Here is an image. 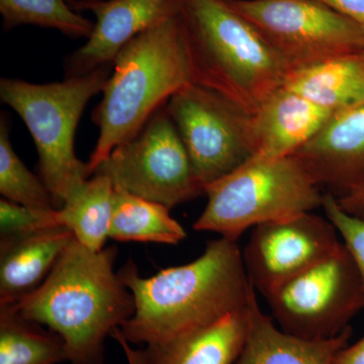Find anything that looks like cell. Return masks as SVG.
Returning a JSON list of instances; mask_svg holds the SVG:
<instances>
[{"instance_id": "22", "label": "cell", "mask_w": 364, "mask_h": 364, "mask_svg": "<svg viewBox=\"0 0 364 364\" xmlns=\"http://www.w3.org/2000/svg\"><path fill=\"white\" fill-rule=\"evenodd\" d=\"M0 14L6 31L33 25L88 39L95 28V23L76 13L68 0H0Z\"/></svg>"}, {"instance_id": "16", "label": "cell", "mask_w": 364, "mask_h": 364, "mask_svg": "<svg viewBox=\"0 0 364 364\" xmlns=\"http://www.w3.org/2000/svg\"><path fill=\"white\" fill-rule=\"evenodd\" d=\"M248 332L246 308L162 343L138 349L141 364H234Z\"/></svg>"}, {"instance_id": "1", "label": "cell", "mask_w": 364, "mask_h": 364, "mask_svg": "<svg viewBox=\"0 0 364 364\" xmlns=\"http://www.w3.org/2000/svg\"><path fill=\"white\" fill-rule=\"evenodd\" d=\"M135 299V314L119 328L129 343L154 345L212 324L246 308L255 289L249 282L238 241H208L188 264L142 277L129 260L117 272Z\"/></svg>"}, {"instance_id": "26", "label": "cell", "mask_w": 364, "mask_h": 364, "mask_svg": "<svg viewBox=\"0 0 364 364\" xmlns=\"http://www.w3.org/2000/svg\"><path fill=\"white\" fill-rule=\"evenodd\" d=\"M353 21L364 31V0H318Z\"/></svg>"}, {"instance_id": "9", "label": "cell", "mask_w": 364, "mask_h": 364, "mask_svg": "<svg viewBox=\"0 0 364 364\" xmlns=\"http://www.w3.org/2000/svg\"><path fill=\"white\" fill-rule=\"evenodd\" d=\"M291 69L364 53V31L318 0H224Z\"/></svg>"}, {"instance_id": "7", "label": "cell", "mask_w": 364, "mask_h": 364, "mask_svg": "<svg viewBox=\"0 0 364 364\" xmlns=\"http://www.w3.org/2000/svg\"><path fill=\"white\" fill-rule=\"evenodd\" d=\"M282 331L309 340L337 336L364 309L358 267L343 242L313 267L267 296Z\"/></svg>"}, {"instance_id": "30", "label": "cell", "mask_w": 364, "mask_h": 364, "mask_svg": "<svg viewBox=\"0 0 364 364\" xmlns=\"http://www.w3.org/2000/svg\"><path fill=\"white\" fill-rule=\"evenodd\" d=\"M90 1H97V0H90Z\"/></svg>"}, {"instance_id": "8", "label": "cell", "mask_w": 364, "mask_h": 364, "mask_svg": "<svg viewBox=\"0 0 364 364\" xmlns=\"http://www.w3.org/2000/svg\"><path fill=\"white\" fill-rule=\"evenodd\" d=\"M166 104L135 136L114 148L95 173L105 174L114 186L171 210L205 195V186Z\"/></svg>"}, {"instance_id": "23", "label": "cell", "mask_w": 364, "mask_h": 364, "mask_svg": "<svg viewBox=\"0 0 364 364\" xmlns=\"http://www.w3.org/2000/svg\"><path fill=\"white\" fill-rule=\"evenodd\" d=\"M9 122L0 119V193L6 200L35 208H55L49 189L30 171L14 152L9 140Z\"/></svg>"}, {"instance_id": "6", "label": "cell", "mask_w": 364, "mask_h": 364, "mask_svg": "<svg viewBox=\"0 0 364 364\" xmlns=\"http://www.w3.org/2000/svg\"><path fill=\"white\" fill-rule=\"evenodd\" d=\"M208 203L193 229L238 241L251 227L313 212L325 193L294 155L253 156L205 188Z\"/></svg>"}, {"instance_id": "12", "label": "cell", "mask_w": 364, "mask_h": 364, "mask_svg": "<svg viewBox=\"0 0 364 364\" xmlns=\"http://www.w3.org/2000/svg\"><path fill=\"white\" fill-rule=\"evenodd\" d=\"M74 11L97 16L91 36L64 62L65 77H77L114 63L117 53L148 28L183 11L186 0H68Z\"/></svg>"}, {"instance_id": "5", "label": "cell", "mask_w": 364, "mask_h": 364, "mask_svg": "<svg viewBox=\"0 0 364 364\" xmlns=\"http://www.w3.org/2000/svg\"><path fill=\"white\" fill-rule=\"evenodd\" d=\"M112 69L114 64H107L85 75L47 85L0 81V100L18 112L33 136L40 177L56 210L91 177L88 163L76 156L74 139L86 105L104 90Z\"/></svg>"}, {"instance_id": "28", "label": "cell", "mask_w": 364, "mask_h": 364, "mask_svg": "<svg viewBox=\"0 0 364 364\" xmlns=\"http://www.w3.org/2000/svg\"><path fill=\"white\" fill-rule=\"evenodd\" d=\"M340 207L349 214L364 219V186L337 198Z\"/></svg>"}, {"instance_id": "11", "label": "cell", "mask_w": 364, "mask_h": 364, "mask_svg": "<svg viewBox=\"0 0 364 364\" xmlns=\"http://www.w3.org/2000/svg\"><path fill=\"white\" fill-rule=\"evenodd\" d=\"M341 243L334 225L313 212L258 225L242 252L249 282L267 298Z\"/></svg>"}, {"instance_id": "10", "label": "cell", "mask_w": 364, "mask_h": 364, "mask_svg": "<svg viewBox=\"0 0 364 364\" xmlns=\"http://www.w3.org/2000/svg\"><path fill=\"white\" fill-rule=\"evenodd\" d=\"M166 107L205 188L254 156L252 114L217 91L191 83Z\"/></svg>"}, {"instance_id": "24", "label": "cell", "mask_w": 364, "mask_h": 364, "mask_svg": "<svg viewBox=\"0 0 364 364\" xmlns=\"http://www.w3.org/2000/svg\"><path fill=\"white\" fill-rule=\"evenodd\" d=\"M62 226L59 210L26 207L0 200V241L14 240Z\"/></svg>"}, {"instance_id": "2", "label": "cell", "mask_w": 364, "mask_h": 364, "mask_svg": "<svg viewBox=\"0 0 364 364\" xmlns=\"http://www.w3.org/2000/svg\"><path fill=\"white\" fill-rule=\"evenodd\" d=\"M117 254L114 246L93 252L74 238L43 284L13 305L63 338L70 364H104L105 339L135 314L114 270Z\"/></svg>"}, {"instance_id": "14", "label": "cell", "mask_w": 364, "mask_h": 364, "mask_svg": "<svg viewBox=\"0 0 364 364\" xmlns=\"http://www.w3.org/2000/svg\"><path fill=\"white\" fill-rule=\"evenodd\" d=\"M333 114L282 86L252 114L254 156L275 159L294 155Z\"/></svg>"}, {"instance_id": "15", "label": "cell", "mask_w": 364, "mask_h": 364, "mask_svg": "<svg viewBox=\"0 0 364 364\" xmlns=\"http://www.w3.org/2000/svg\"><path fill=\"white\" fill-rule=\"evenodd\" d=\"M247 312V337L234 364H332L351 338V326L337 336L322 340L299 338L282 331L261 310L256 291L249 298Z\"/></svg>"}, {"instance_id": "17", "label": "cell", "mask_w": 364, "mask_h": 364, "mask_svg": "<svg viewBox=\"0 0 364 364\" xmlns=\"http://www.w3.org/2000/svg\"><path fill=\"white\" fill-rule=\"evenodd\" d=\"M74 238L60 226L0 241V306L14 305L39 287Z\"/></svg>"}, {"instance_id": "27", "label": "cell", "mask_w": 364, "mask_h": 364, "mask_svg": "<svg viewBox=\"0 0 364 364\" xmlns=\"http://www.w3.org/2000/svg\"><path fill=\"white\" fill-rule=\"evenodd\" d=\"M332 364H364V335L355 343L339 350Z\"/></svg>"}, {"instance_id": "25", "label": "cell", "mask_w": 364, "mask_h": 364, "mask_svg": "<svg viewBox=\"0 0 364 364\" xmlns=\"http://www.w3.org/2000/svg\"><path fill=\"white\" fill-rule=\"evenodd\" d=\"M323 210L327 219L334 225L342 242L351 254L364 289V219L347 213L340 207L336 196L326 191Z\"/></svg>"}, {"instance_id": "20", "label": "cell", "mask_w": 364, "mask_h": 364, "mask_svg": "<svg viewBox=\"0 0 364 364\" xmlns=\"http://www.w3.org/2000/svg\"><path fill=\"white\" fill-rule=\"evenodd\" d=\"M114 182L109 176L93 173L60 208L62 226L93 252L102 250L109 238L114 200Z\"/></svg>"}, {"instance_id": "4", "label": "cell", "mask_w": 364, "mask_h": 364, "mask_svg": "<svg viewBox=\"0 0 364 364\" xmlns=\"http://www.w3.org/2000/svg\"><path fill=\"white\" fill-rule=\"evenodd\" d=\"M195 83L254 114L293 71L286 59L224 0H186Z\"/></svg>"}, {"instance_id": "18", "label": "cell", "mask_w": 364, "mask_h": 364, "mask_svg": "<svg viewBox=\"0 0 364 364\" xmlns=\"http://www.w3.org/2000/svg\"><path fill=\"white\" fill-rule=\"evenodd\" d=\"M284 87L333 112L364 102V53L291 71Z\"/></svg>"}, {"instance_id": "21", "label": "cell", "mask_w": 364, "mask_h": 364, "mask_svg": "<svg viewBox=\"0 0 364 364\" xmlns=\"http://www.w3.org/2000/svg\"><path fill=\"white\" fill-rule=\"evenodd\" d=\"M23 318L13 305L0 306V364H58L68 361L63 338Z\"/></svg>"}, {"instance_id": "19", "label": "cell", "mask_w": 364, "mask_h": 364, "mask_svg": "<svg viewBox=\"0 0 364 364\" xmlns=\"http://www.w3.org/2000/svg\"><path fill=\"white\" fill-rule=\"evenodd\" d=\"M169 210L161 203L150 202L114 186L109 238L176 245L186 238V232Z\"/></svg>"}, {"instance_id": "13", "label": "cell", "mask_w": 364, "mask_h": 364, "mask_svg": "<svg viewBox=\"0 0 364 364\" xmlns=\"http://www.w3.org/2000/svg\"><path fill=\"white\" fill-rule=\"evenodd\" d=\"M321 188L336 198L364 186V102L335 112L294 153Z\"/></svg>"}, {"instance_id": "29", "label": "cell", "mask_w": 364, "mask_h": 364, "mask_svg": "<svg viewBox=\"0 0 364 364\" xmlns=\"http://www.w3.org/2000/svg\"><path fill=\"white\" fill-rule=\"evenodd\" d=\"M112 337L116 340L117 343L119 344V346H121L122 350H123L124 356H126L127 361H128V364H141L140 359H139L138 349L133 348L132 344L129 343V342L122 336L119 328L114 330V332L112 333Z\"/></svg>"}, {"instance_id": "3", "label": "cell", "mask_w": 364, "mask_h": 364, "mask_svg": "<svg viewBox=\"0 0 364 364\" xmlns=\"http://www.w3.org/2000/svg\"><path fill=\"white\" fill-rule=\"evenodd\" d=\"M112 64L104 97L92 116L100 136L87 162L91 176L112 150L142 130L176 91L195 83L183 14L136 36L117 53Z\"/></svg>"}]
</instances>
